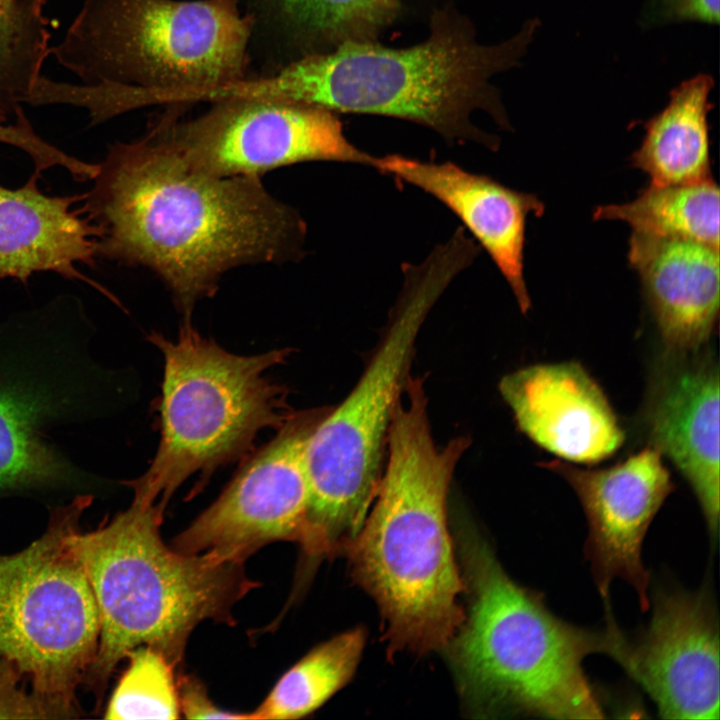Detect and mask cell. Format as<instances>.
<instances>
[{
	"label": "cell",
	"instance_id": "1",
	"mask_svg": "<svg viewBox=\"0 0 720 720\" xmlns=\"http://www.w3.org/2000/svg\"><path fill=\"white\" fill-rule=\"evenodd\" d=\"M92 180L82 208L98 256L150 270L185 319L227 272L304 256L305 221L260 177L197 171L151 128L113 144Z\"/></svg>",
	"mask_w": 720,
	"mask_h": 720
},
{
	"label": "cell",
	"instance_id": "2",
	"mask_svg": "<svg viewBox=\"0 0 720 720\" xmlns=\"http://www.w3.org/2000/svg\"><path fill=\"white\" fill-rule=\"evenodd\" d=\"M470 444L436 446L423 379L409 375L395 404L375 504L347 546L352 575L376 601L391 653L443 649L464 620V591L446 501Z\"/></svg>",
	"mask_w": 720,
	"mask_h": 720
},
{
	"label": "cell",
	"instance_id": "3",
	"mask_svg": "<svg viewBox=\"0 0 720 720\" xmlns=\"http://www.w3.org/2000/svg\"><path fill=\"white\" fill-rule=\"evenodd\" d=\"M251 29L239 0H84L50 48L82 83L50 80L44 101L86 109L93 124L208 102L247 76Z\"/></svg>",
	"mask_w": 720,
	"mask_h": 720
},
{
	"label": "cell",
	"instance_id": "4",
	"mask_svg": "<svg viewBox=\"0 0 720 720\" xmlns=\"http://www.w3.org/2000/svg\"><path fill=\"white\" fill-rule=\"evenodd\" d=\"M539 22L533 19L512 39L478 44L455 16H433L429 38L391 49L370 41L344 42L236 86L244 98L280 100L332 112L393 116L425 125L449 141H474L492 150L498 140L471 123L476 109L504 128L505 111L489 78L518 63Z\"/></svg>",
	"mask_w": 720,
	"mask_h": 720
},
{
	"label": "cell",
	"instance_id": "5",
	"mask_svg": "<svg viewBox=\"0 0 720 720\" xmlns=\"http://www.w3.org/2000/svg\"><path fill=\"white\" fill-rule=\"evenodd\" d=\"M468 609L445 649L460 695L481 717L599 719L604 708L583 663L606 654L608 629L564 621L542 593L516 583L488 542L459 536Z\"/></svg>",
	"mask_w": 720,
	"mask_h": 720
},
{
	"label": "cell",
	"instance_id": "6",
	"mask_svg": "<svg viewBox=\"0 0 720 720\" xmlns=\"http://www.w3.org/2000/svg\"><path fill=\"white\" fill-rule=\"evenodd\" d=\"M163 513L133 498L110 521L73 536L99 612L97 652L84 679L98 695L138 646L158 649L177 666L193 630L207 620L234 625V606L258 585L243 564L166 545Z\"/></svg>",
	"mask_w": 720,
	"mask_h": 720
},
{
	"label": "cell",
	"instance_id": "7",
	"mask_svg": "<svg viewBox=\"0 0 720 720\" xmlns=\"http://www.w3.org/2000/svg\"><path fill=\"white\" fill-rule=\"evenodd\" d=\"M466 267L453 246L405 264V285L390 327L345 400L311 431L305 449L310 487L305 554L345 552L361 530L379 482L392 413L402 394L417 335L449 283Z\"/></svg>",
	"mask_w": 720,
	"mask_h": 720
},
{
	"label": "cell",
	"instance_id": "8",
	"mask_svg": "<svg viewBox=\"0 0 720 720\" xmlns=\"http://www.w3.org/2000/svg\"><path fill=\"white\" fill-rule=\"evenodd\" d=\"M149 339L164 359L160 442L149 468L129 485L134 498L165 509L189 477L235 460L261 431L291 418L287 390L269 375L290 350L236 355L200 335L190 319L175 340L158 333Z\"/></svg>",
	"mask_w": 720,
	"mask_h": 720
},
{
	"label": "cell",
	"instance_id": "9",
	"mask_svg": "<svg viewBox=\"0 0 720 720\" xmlns=\"http://www.w3.org/2000/svg\"><path fill=\"white\" fill-rule=\"evenodd\" d=\"M86 502L55 513L25 549L0 555V661L64 719L79 716L76 689L98 647L96 600L73 536Z\"/></svg>",
	"mask_w": 720,
	"mask_h": 720
},
{
	"label": "cell",
	"instance_id": "10",
	"mask_svg": "<svg viewBox=\"0 0 720 720\" xmlns=\"http://www.w3.org/2000/svg\"><path fill=\"white\" fill-rule=\"evenodd\" d=\"M191 119L170 106L151 129L193 169L216 177H260L309 161L373 166L345 137L336 114L280 100L224 98Z\"/></svg>",
	"mask_w": 720,
	"mask_h": 720
},
{
	"label": "cell",
	"instance_id": "11",
	"mask_svg": "<svg viewBox=\"0 0 720 720\" xmlns=\"http://www.w3.org/2000/svg\"><path fill=\"white\" fill-rule=\"evenodd\" d=\"M319 420L313 411L293 414L170 546L244 564L268 544L301 545L310 501L305 449Z\"/></svg>",
	"mask_w": 720,
	"mask_h": 720
},
{
	"label": "cell",
	"instance_id": "12",
	"mask_svg": "<svg viewBox=\"0 0 720 720\" xmlns=\"http://www.w3.org/2000/svg\"><path fill=\"white\" fill-rule=\"evenodd\" d=\"M648 625L636 636L607 619L606 655L653 700L663 719H719V621L710 585L654 587Z\"/></svg>",
	"mask_w": 720,
	"mask_h": 720
},
{
	"label": "cell",
	"instance_id": "13",
	"mask_svg": "<svg viewBox=\"0 0 720 720\" xmlns=\"http://www.w3.org/2000/svg\"><path fill=\"white\" fill-rule=\"evenodd\" d=\"M542 466L562 476L580 500L588 523L584 555L603 600L609 599L611 583L619 578L634 588L641 610H647L650 574L642 561V544L673 490L661 453L647 446L602 469H583L561 460Z\"/></svg>",
	"mask_w": 720,
	"mask_h": 720
},
{
	"label": "cell",
	"instance_id": "14",
	"mask_svg": "<svg viewBox=\"0 0 720 720\" xmlns=\"http://www.w3.org/2000/svg\"><path fill=\"white\" fill-rule=\"evenodd\" d=\"M642 411L648 446L667 457L692 488L712 544L719 528V365L705 347L667 351Z\"/></svg>",
	"mask_w": 720,
	"mask_h": 720
},
{
	"label": "cell",
	"instance_id": "15",
	"mask_svg": "<svg viewBox=\"0 0 720 720\" xmlns=\"http://www.w3.org/2000/svg\"><path fill=\"white\" fill-rule=\"evenodd\" d=\"M499 389L520 430L565 461L596 463L623 444L606 396L576 362L519 369L504 376Z\"/></svg>",
	"mask_w": 720,
	"mask_h": 720
},
{
	"label": "cell",
	"instance_id": "16",
	"mask_svg": "<svg viewBox=\"0 0 720 720\" xmlns=\"http://www.w3.org/2000/svg\"><path fill=\"white\" fill-rule=\"evenodd\" d=\"M373 167L420 188L447 206L488 252L522 313L530 309L523 273L526 220L530 213L541 216L545 210L535 195L513 190L451 162H423L391 154L376 157Z\"/></svg>",
	"mask_w": 720,
	"mask_h": 720
},
{
	"label": "cell",
	"instance_id": "17",
	"mask_svg": "<svg viewBox=\"0 0 720 720\" xmlns=\"http://www.w3.org/2000/svg\"><path fill=\"white\" fill-rule=\"evenodd\" d=\"M627 256L667 351L705 347L719 312V249L632 232Z\"/></svg>",
	"mask_w": 720,
	"mask_h": 720
},
{
	"label": "cell",
	"instance_id": "18",
	"mask_svg": "<svg viewBox=\"0 0 720 720\" xmlns=\"http://www.w3.org/2000/svg\"><path fill=\"white\" fill-rule=\"evenodd\" d=\"M32 174L19 188L0 185V280L26 282L34 273L53 272L88 281L79 264L98 256L100 228L75 207L83 195L50 196Z\"/></svg>",
	"mask_w": 720,
	"mask_h": 720
},
{
	"label": "cell",
	"instance_id": "19",
	"mask_svg": "<svg viewBox=\"0 0 720 720\" xmlns=\"http://www.w3.org/2000/svg\"><path fill=\"white\" fill-rule=\"evenodd\" d=\"M251 46L274 68L349 41H370L396 16L398 0H239Z\"/></svg>",
	"mask_w": 720,
	"mask_h": 720
},
{
	"label": "cell",
	"instance_id": "20",
	"mask_svg": "<svg viewBox=\"0 0 720 720\" xmlns=\"http://www.w3.org/2000/svg\"><path fill=\"white\" fill-rule=\"evenodd\" d=\"M713 86L700 74L681 83L666 107L644 125L645 135L631 164L649 176L650 185H676L711 178L707 115Z\"/></svg>",
	"mask_w": 720,
	"mask_h": 720
},
{
	"label": "cell",
	"instance_id": "21",
	"mask_svg": "<svg viewBox=\"0 0 720 720\" xmlns=\"http://www.w3.org/2000/svg\"><path fill=\"white\" fill-rule=\"evenodd\" d=\"M719 208V188L711 177L689 184H649L630 202L597 207L593 219L619 220L635 233L719 249Z\"/></svg>",
	"mask_w": 720,
	"mask_h": 720
},
{
	"label": "cell",
	"instance_id": "22",
	"mask_svg": "<svg viewBox=\"0 0 720 720\" xmlns=\"http://www.w3.org/2000/svg\"><path fill=\"white\" fill-rule=\"evenodd\" d=\"M364 644L365 632L358 627L313 648L278 680L249 719H298L311 714L351 679Z\"/></svg>",
	"mask_w": 720,
	"mask_h": 720
},
{
	"label": "cell",
	"instance_id": "23",
	"mask_svg": "<svg viewBox=\"0 0 720 720\" xmlns=\"http://www.w3.org/2000/svg\"><path fill=\"white\" fill-rule=\"evenodd\" d=\"M45 0H0V112L17 114L50 54Z\"/></svg>",
	"mask_w": 720,
	"mask_h": 720
},
{
	"label": "cell",
	"instance_id": "24",
	"mask_svg": "<svg viewBox=\"0 0 720 720\" xmlns=\"http://www.w3.org/2000/svg\"><path fill=\"white\" fill-rule=\"evenodd\" d=\"M105 709L106 719H178L180 705L176 666L158 649L141 645L131 650Z\"/></svg>",
	"mask_w": 720,
	"mask_h": 720
},
{
	"label": "cell",
	"instance_id": "25",
	"mask_svg": "<svg viewBox=\"0 0 720 720\" xmlns=\"http://www.w3.org/2000/svg\"><path fill=\"white\" fill-rule=\"evenodd\" d=\"M64 467L26 417L0 395V489L56 479Z\"/></svg>",
	"mask_w": 720,
	"mask_h": 720
},
{
	"label": "cell",
	"instance_id": "26",
	"mask_svg": "<svg viewBox=\"0 0 720 720\" xmlns=\"http://www.w3.org/2000/svg\"><path fill=\"white\" fill-rule=\"evenodd\" d=\"M0 719H64L51 704L24 687L22 678L0 661Z\"/></svg>",
	"mask_w": 720,
	"mask_h": 720
},
{
	"label": "cell",
	"instance_id": "27",
	"mask_svg": "<svg viewBox=\"0 0 720 720\" xmlns=\"http://www.w3.org/2000/svg\"><path fill=\"white\" fill-rule=\"evenodd\" d=\"M177 687L180 711L187 719H249V713H237L216 706L205 686L193 676L181 675Z\"/></svg>",
	"mask_w": 720,
	"mask_h": 720
},
{
	"label": "cell",
	"instance_id": "28",
	"mask_svg": "<svg viewBox=\"0 0 720 720\" xmlns=\"http://www.w3.org/2000/svg\"><path fill=\"white\" fill-rule=\"evenodd\" d=\"M653 15L661 21L719 22V0H652Z\"/></svg>",
	"mask_w": 720,
	"mask_h": 720
},
{
	"label": "cell",
	"instance_id": "29",
	"mask_svg": "<svg viewBox=\"0 0 720 720\" xmlns=\"http://www.w3.org/2000/svg\"><path fill=\"white\" fill-rule=\"evenodd\" d=\"M0 142L28 153L36 145L37 134L27 119L17 118L13 123H7L0 114Z\"/></svg>",
	"mask_w": 720,
	"mask_h": 720
}]
</instances>
